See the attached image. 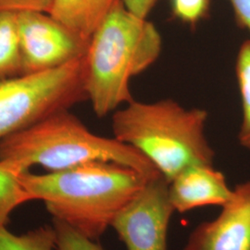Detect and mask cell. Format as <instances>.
I'll use <instances>...</instances> for the list:
<instances>
[{"label":"cell","mask_w":250,"mask_h":250,"mask_svg":"<svg viewBox=\"0 0 250 250\" xmlns=\"http://www.w3.org/2000/svg\"><path fill=\"white\" fill-rule=\"evenodd\" d=\"M20 179L34 200L45 203L53 219L95 241L150 180L133 168L104 161L46 174L26 170Z\"/></svg>","instance_id":"1"},{"label":"cell","mask_w":250,"mask_h":250,"mask_svg":"<svg viewBox=\"0 0 250 250\" xmlns=\"http://www.w3.org/2000/svg\"><path fill=\"white\" fill-rule=\"evenodd\" d=\"M161 49L156 26L118 1L85 53V91L97 116H107L134 99L130 82L159 59Z\"/></svg>","instance_id":"2"},{"label":"cell","mask_w":250,"mask_h":250,"mask_svg":"<svg viewBox=\"0 0 250 250\" xmlns=\"http://www.w3.org/2000/svg\"><path fill=\"white\" fill-rule=\"evenodd\" d=\"M208 112L182 106L173 99H133L112 116L114 138L151 161L170 183L196 164L213 165L215 152L206 136Z\"/></svg>","instance_id":"3"},{"label":"cell","mask_w":250,"mask_h":250,"mask_svg":"<svg viewBox=\"0 0 250 250\" xmlns=\"http://www.w3.org/2000/svg\"><path fill=\"white\" fill-rule=\"evenodd\" d=\"M25 162L59 171L81 164L104 161L122 164L146 178L162 176L134 147L95 134L69 109L56 112L36 125L0 140V161Z\"/></svg>","instance_id":"4"},{"label":"cell","mask_w":250,"mask_h":250,"mask_svg":"<svg viewBox=\"0 0 250 250\" xmlns=\"http://www.w3.org/2000/svg\"><path fill=\"white\" fill-rule=\"evenodd\" d=\"M85 99V54L54 69L1 80L0 140Z\"/></svg>","instance_id":"5"},{"label":"cell","mask_w":250,"mask_h":250,"mask_svg":"<svg viewBox=\"0 0 250 250\" xmlns=\"http://www.w3.org/2000/svg\"><path fill=\"white\" fill-rule=\"evenodd\" d=\"M175 212L163 176L147 180L113 220L111 227L126 250H168V231Z\"/></svg>","instance_id":"6"},{"label":"cell","mask_w":250,"mask_h":250,"mask_svg":"<svg viewBox=\"0 0 250 250\" xmlns=\"http://www.w3.org/2000/svg\"><path fill=\"white\" fill-rule=\"evenodd\" d=\"M21 74L44 72L83 56L89 41L83 39L48 13H17Z\"/></svg>","instance_id":"7"},{"label":"cell","mask_w":250,"mask_h":250,"mask_svg":"<svg viewBox=\"0 0 250 250\" xmlns=\"http://www.w3.org/2000/svg\"><path fill=\"white\" fill-rule=\"evenodd\" d=\"M232 191L220 214L198 224L183 250H250V180Z\"/></svg>","instance_id":"8"},{"label":"cell","mask_w":250,"mask_h":250,"mask_svg":"<svg viewBox=\"0 0 250 250\" xmlns=\"http://www.w3.org/2000/svg\"><path fill=\"white\" fill-rule=\"evenodd\" d=\"M224 173L213 165L196 164L182 170L169 183V197L175 212L225 205L232 196Z\"/></svg>","instance_id":"9"},{"label":"cell","mask_w":250,"mask_h":250,"mask_svg":"<svg viewBox=\"0 0 250 250\" xmlns=\"http://www.w3.org/2000/svg\"><path fill=\"white\" fill-rule=\"evenodd\" d=\"M120 0H53L48 14L83 39L90 41Z\"/></svg>","instance_id":"10"},{"label":"cell","mask_w":250,"mask_h":250,"mask_svg":"<svg viewBox=\"0 0 250 250\" xmlns=\"http://www.w3.org/2000/svg\"><path fill=\"white\" fill-rule=\"evenodd\" d=\"M30 169L23 161H0V228L6 227L15 208L34 200L20 179L23 171Z\"/></svg>","instance_id":"11"},{"label":"cell","mask_w":250,"mask_h":250,"mask_svg":"<svg viewBox=\"0 0 250 250\" xmlns=\"http://www.w3.org/2000/svg\"><path fill=\"white\" fill-rule=\"evenodd\" d=\"M21 60L16 12L0 13V81L21 75Z\"/></svg>","instance_id":"12"},{"label":"cell","mask_w":250,"mask_h":250,"mask_svg":"<svg viewBox=\"0 0 250 250\" xmlns=\"http://www.w3.org/2000/svg\"><path fill=\"white\" fill-rule=\"evenodd\" d=\"M235 73L242 101V123L238 141L250 152V40H246L239 47Z\"/></svg>","instance_id":"13"},{"label":"cell","mask_w":250,"mask_h":250,"mask_svg":"<svg viewBox=\"0 0 250 250\" xmlns=\"http://www.w3.org/2000/svg\"><path fill=\"white\" fill-rule=\"evenodd\" d=\"M0 250H57L53 226L45 225L22 234L0 228Z\"/></svg>","instance_id":"14"},{"label":"cell","mask_w":250,"mask_h":250,"mask_svg":"<svg viewBox=\"0 0 250 250\" xmlns=\"http://www.w3.org/2000/svg\"><path fill=\"white\" fill-rule=\"evenodd\" d=\"M57 250H104L95 240L84 236L62 221L53 219Z\"/></svg>","instance_id":"15"},{"label":"cell","mask_w":250,"mask_h":250,"mask_svg":"<svg viewBox=\"0 0 250 250\" xmlns=\"http://www.w3.org/2000/svg\"><path fill=\"white\" fill-rule=\"evenodd\" d=\"M209 0H171L173 14L181 21L195 23L205 16Z\"/></svg>","instance_id":"16"},{"label":"cell","mask_w":250,"mask_h":250,"mask_svg":"<svg viewBox=\"0 0 250 250\" xmlns=\"http://www.w3.org/2000/svg\"><path fill=\"white\" fill-rule=\"evenodd\" d=\"M53 0H0L1 12L42 11L47 13Z\"/></svg>","instance_id":"17"},{"label":"cell","mask_w":250,"mask_h":250,"mask_svg":"<svg viewBox=\"0 0 250 250\" xmlns=\"http://www.w3.org/2000/svg\"><path fill=\"white\" fill-rule=\"evenodd\" d=\"M239 25L250 33V0H229Z\"/></svg>","instance_id":"18"},{"label":"cell","mask_w":250,"mask_h":250,"mask_svg":"<svg viewBox=\"0 0 250 250\" xmlns=\"http://www.w3.org/2000/svg\"><path fill=\"white\" fill-rule=\"evenodd\" d=\"M125 7L134 15L146 19L151 12L157 0H122Z\"/></svg>","instance_id":"19"}]
</instances>
